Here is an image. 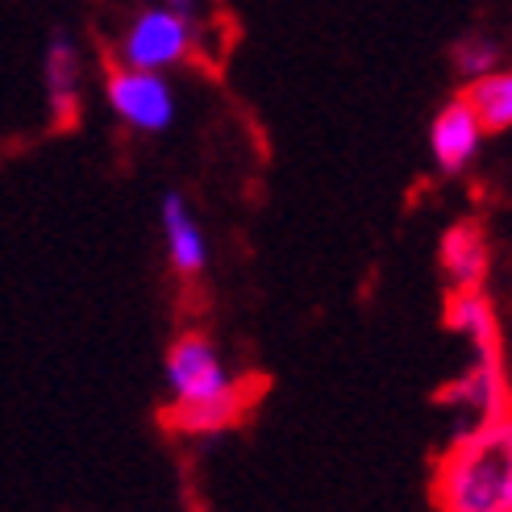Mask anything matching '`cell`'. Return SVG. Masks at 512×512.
I'll use <instances>...</instances> for the list:
<instances>
[{"mask_svg": "<svg viewBox=\"0 0 512 512\" xmlns=\"http://www.w3.org/2000/svg\"><path fill=\"white\" fill-rule=\"evenodd\" d=\"M163 234H167V254H171V267L196 275L204 263H209V246H204V234L196 229V221L188 217V204L184 196L167 192L163 196Z\"/></svg>", "mask_w": 512, "mask_h": 512, "instance_id": "obj_6", "label": "cell"}, {"mask_svg": "<svg viewBox=\"0 0 512 512\" xmlns=\"http://www.w3.org/2000/svg\"><path fill=\"white\" fill-rule=\"evenodd\" d=\"M442 263L454 275V288H479L483 267H488V246H483L479 225H454L442 242Z\"/></svg>", "mask_w": 512, "mask_h": 512, "instance_id": "obj_10", "label": "cell"}, {"mask_svg": "<svg viewBox=\"0 0 512 512\" xmlns=\"http://www.w3.org/2000/svg\"><path fill=\"white\" fill-rule=\"evenodd\" d=\"M46 96L59 121L71 125L75 113H80V59H75V46L63 34L46 50Z\"/></svg>", "mask_w": 512, "mask_h": 512, "instance_id": "obj_8", "label": "cell"}, {"mask_svg": "<svg viewBox=\"0 0 512 512\" xmlns=\"http://www.w3.org/2000/svg\"><path fill=\"white\" fill-rule=\"evenodd\" d=\"M446 404H458V408H471L479 413V425H492V421H504V379H500V367L496 358L488 354L483 367H475L467 379H458L454 388L442 392Z\"/></svg>", "mask_w": 512, "mask_h": 512, "instance_id": "obj_7", "label": "cell"}, {"mask_svg": "<svg viewBox=\"0 0 512 512\" xmlns=\"http://www.w3.org/2000/svg\"><path fill=\"white\" fill-rule=\"evenodd\" d=\"M496 46L488 38H467V42H458L454 46V67L467 75V80H475V75H488L496 71Z\"/></svg>", "mask_w": 512, "mask_h": 512, "instance_id": "obj_12", "label": "cell"}, {"mask_svg": "<svg viewBox=\"0 0 512 512\" xmlns=\"http://www.w3.org/2000/svg\"><path fill=\"white\" fill-rule=\"evenodd\" d=\"M438 508L450 512H512V421L479 425L438 471Z\"/></svg>", "mask_w": 512, "mask_h": 512, "instance_id": "obj_1", "label": "cell"}, {"mask_svg": "<svg viewBox=\"0 0 512 512\" xmlns=\"http://www.w3.org/2000/svg\"><path fill=\"white\" fill-rule=\"evenodd\" d=\"M167 383L175 392V425L179 429H221L242 413V388L229 379L221 354L200 334L179 338L167 354Z\"/></svg>", "mask_w": 512, "mask_h": 512, "instance_id": "obj_2", "label": "cell"}, {"mask_svg": "<svg viewBox=\"0 0 512 512\" xmlns=\"http://www.w3.org/2000/svg\"><path fill=\"white\" fill-rule=\"evenodd\" d=\"M483 134H488V125L479 121L475 105L467 96H458V100H450V105L438 113V121H433V134H429L433 159H438L446 171H463L475 159Z\"/></svg>", "mask_w": 512, "mask_h": 512, "instance_id": "obj_5", "label": "cell"}, {"mask_svg": "<svg viewBox=\"0 0 512 512\" xmlns=\"http://www.w3.org/2000/svg\"><path fill=\"white\" fill-rule=\"evenodd\" d=\"M446 325L458 329V334H471L475 346H483V354L496 358V317L492 304L479 288H458L446 304Z\"/></svg>", "mask_w": 512, "mask_h": 512, "instance_id": "obj_9", "label": "cell"}, {"mask_svg": "<svg viewBox=\"0 0 512 512\" xmlns=\"http://www.w3.org/2000/svg\"><path fill=\"white\" fill-rule=\"evenodd\" d=\"M109 105L113 113L142 134H159L175 117V92L159 71L121 67L109 75Z\"/></svg>", "mask_w": 512, "mask_h": 512, "instance_id": "obj_4", "label": "cell"}, {"mask_svg": "<svg viewBox=\"0 0 512 512\" xmlns=\"http://www.w3.org/2000/svg\"><path fill=\"white\" fill-rule=\"evenodd\" d=\"M488 130H512V71L475 75L463 92Z\"/></svg>", "mask_w": 512, "mask_h": 512, "instance_id": "obj_11", "label": "cell"}, {"mask_svg": "<svg viewBox=\"0 0 512 512\" xmlns=\"http://www.w3.org/2000/svg\"><path fill=\"white\" fill-rule=\"evenodd\" d=\"M163 5H171V9H179V13H196V0H163Z\"/></svg>", "mask_w": 512, "mask_h": 512, "instance_id": "obj_13", "label": "cell"}, {"mask_svg": "<svg viewBox=\"0 0 512 512\" xmlns=\"http://www.w3.org/2000/svg\"><path fill=\"white\" fill-rule=\"evenodd\" d=\"M192 50V17L179 9H146L134 17V25L121 38V63L125 67H146L163 71Z\"/></svg>", "mask_w": 512, "mask_h": 512, "instance_id": "obj_3", "label": "cell"}]
</instances>
